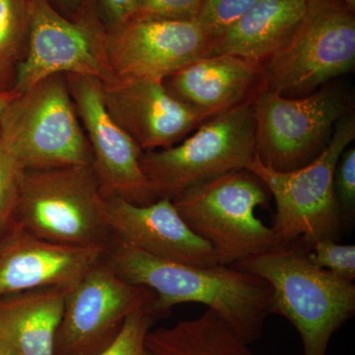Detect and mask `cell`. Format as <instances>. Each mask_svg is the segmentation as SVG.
Listing matches in <instances>:
<instances>
[{
	"label": "cell",
	"mask_w": 355,
	"mask_h": 355,
	"mask_svg": "<svg viewBox=\"0 0 355 355\" xmlns=\"http://www.w3.org/2000/svg\"><path fill=\"white\" fill-rule=\"evenodd\" d=\"M13 72L0 69V89L11 88L13 85Z\"/></svg>",
	"instance_id": "obj_31"
},
{
	"label": "cell",
	"mask_w": 355,
	"mask_h": 355,
	"mask_svg": "<svg viewBox=\"0 0 355 355\" xmlns=\"http://www.w3.org/2000/svg\"><path fill=\"white\" fill-rule=\"evenodd\" d=\"M216 311L148 331L147 355H254Z\"/></svg>",
	"instance_id": "obj_20"
},
{
	"label": "cell",
	"mask_w": 355,
	"mask_h": 355,
	"mask_svg": "<svg viewBox=\"0 0 355 355\" xmlns=\"http://www.w3.org/2000/svg\"><path fill=\"white\" fill-rule=\"evenodd\" d=\"M29 27L30 0H0V69L13 72Z\"/></svg>",
	"instance_id": "obj_21"
},
{
	"label": "cell",
	"mask_w": 355,
	"mask_h": 355,
	"mask_svg": "<svg viewBox=\"0 0 355 355\" xmlns=\"http://www.w3.org/2000/svg\"><path fill=\"white\" fill-rule=\"evenodd\" d=\"M335 191L343 226L352 227L355 216V148L347 147L343 151L335 172Z\"/></svg>",
	"instance_id": "obj_26"
},
{
	"label": "cell",
	"mask_w": 355,
	"mask_h": 355,
	"mask_svg": "<svg viewBox=\"0 0 355 355\" xmlns=\"http://www.w3.org/2000/svg\"><path fill=\"white\" fill-rule=\"evenodd\" d=\"M305 11L306 0H258L214 40L210 55L232 53L261 64L291 37Z\"/></svg>",
	"instance_id": "obj_19"
},
{
	"label": "cell",
	"mask_w": 355,
	"mask_h": 355,
	"mask_svg": "<svg viewBox=\"0 0 355 355\" xmlns=\"http://www.w3.org/2000/svg\"><path fill=\"white\" fill-rule=\"evenodd\" d=\"M202 0H137L132 17L193 20Z\"/></svg>",
	"instance_id": "obj_27"
},
{
	"label": "cell",
	"mask_w": 355,
	"mask_h": 355,
	"mask_svg": "<svg viewBox=\"0 0 355 355\" xmlns=\"http://www.w3.org/2000/svg\"><path fill=\"white\" fill-rule=\"evenodd\" d=\"M252 104L202 123L175 146L146 151L140 166L158 198L174 200L184 191L226 173L246 169L257 154Z\"/></svg>",
	"instance_id": "obj_9"
},
{
	"label": "cell",
	"mask_w": 355,
	"mask_h": 355,
	"mask_svg": "<svg viewBox=\"0 0 355 355\" xmlns=\"http://www.w3.org/2000/svg\"><path fill=\"white\" fill-rule=\"evenodd\" d=\"M355 139V116L345 114L336 125L323 153L304 167L279 172L259 156L246 168L260 178L275 202L272 230L282 246L299 241L307 250L319 240L338 242L343 219L335 191L338 159Z\"/></svg>",
	"instance_id": "obj_3"
},
{
	"label": "cell",
	"mask_w": 355,
	"mask_h": 355,
	"mask_svg": "<svg viewBox=\"0 0 355 355\" xmlns=\"http://www.w3.org/2000/svg\"><path fill=\"white\" fill-rule=\"evenodd\" d=\"M106 216L113 237L142 253L188 265H219L214 249L189 228L170 198L146 205L107 198Z\"/></svg>",
	"instance_id": "obj_16"
},
{
	"label": "cell",
	"mask_w": 355,
	"mask_h": 355,
	"mask_svg": "<svg viewBox=\"0 0 355 355\" xmlns=\"http://www.w3.org/2000/svg\"><path fill=\"white\" fill-rule=\"evenodd\" d=\"M106 260L121 279L155 293L163 318L174 306L198 303L216 311L245 342H257L270 314L272 291L258 275L233 266H200L161 260L113 237Z\"/></svg>",
	"instance_id": "obj_1"
},
{
	"label": "cell",
	"mask_w": 355,
	"mask_h": 355,
	"mask_svg": "<svg viewBox=\"0 0 355 355\" xmlns=\"http://www.w3.org/2000/svg\"><path fill=\"white\" fill-rule=\"evenodd\" d=\"M0 355H18L6 343L0 340Z\"/></svg>",
	"instance_id": "obj_32"
},
{
	"label": "cell",
	"mask_w": 355,
	"mask_h": 355,
	"mask_svg": "<svg viewBox=\"0 0 355 355\" xmlns=\"http://www.w3.org/2000/svg\"><path fill=\"white\" fill-rule=\"evenodd\" d=\"M299 241L236 263L272 291L270 314L297 330L303 355H327L331 336L354 316L355 284L311 263Z\"/></svg>",
	"instance_id": "obj_2"
},
{
	"label": "cell",
	"mask_w": 355,
	"mask_h": 355,
	"mask_svg": "<svg viewBox=\"0 0 355 355\" xmlns=\"http://www.w3.org/2000/svg\"><path fill=\"white\" fill-rule=\"evenodd\" d=\"M25 169L0 139V236L12 224Z\"/></svg>",
	"instance_id": "obj_23"
},
{
	"label": "cell",
	"mask_w": 355,
	"mask_h": 355,
	"mask_svg": "<svg viewBox=\"0 0 355 355\" xmlns=\"http://www.w3.org/2000/svg\"><path fill=\"white\" fill-rule=\"evenodd\" d=\"M100 17L107 20V29L116 27L132 17L137 0H96Z\"/></svg>",
	"instance_id": "obj_28"
},
{
	"label": "cell",
	"mask_w": 355,
	"mask_h": 355,
	"mask_svg": "<svg viewBox=\"0 0 355 355\" xmlns=\"http://www.w3.org/2000/svg\"><path fill=\"white\" fill-rule=\"evenodd\" d=\"M258 0H202L196 21L212 38L235 24Z\"/></svg>",
	"instance_id": "obj_24"
},
{
	"label": "cell",
	"mask_w": 355,
	"mask_h": 355,
	"mask_svg": "<svg viewBox=\"0 0 355 355\" xmlns=\"http://www.w3.org/2000/svg\"><path fill=\"white\" fill-rule=\"evenodd\" d=\"M270 191L249 170L226 173L184 191L173 200L189 228L209 243L219 265L233 266L282 246L256 216Z\"/></svg>",
	"instance_id": "obj_4"
},
{
	"label": "cell",
	"mask_w": 355,
	"mask_h": 355,
	"mask_svg": "<svg viewBox=\"0 0 355 355\" xmlns=\"http://www.w3.org/2000/svg\"><path fill=\"white\" fill-rule=\"evenodd\" d=\"M153 302L130 313L116 340L99 355H147V334L154 323L161 319L154 311Z\"/></svg>",
	"instance_id": "obj_22"
},
{
	"label": "cell",
	"mask_w": 355,
	"mask_h": 355,
	"mask_svg": "<svg viewBox=\"0 0 355 355\" xmlns=\"http://www.w3.org/2000/svg\"><path fill=\"white\" fill-rule=\"evenodd\" d=\"M0 139L25 170L92 166L64 74L18 93L2 114Z\"/></svg>",
	"instance_id": "obj_8"
},
{
	"label": "cell",
	"mask_w": 355,
	"mask_h": 355,
	"mask_svg": "<svg viewBox=\"0 0 355 355\" xmlns=\"http://www.w3.org/2000/svg\"><path fill=\"white\" fill-rule=\"evenodd\" d=\"M107 249L57 244L15 220L0 236V297L42 287H71L106 256Z\"/></svg>",
	"instance_id": "obj_15"
},
{
	"label": "cell",
	"mask_w": 355,
	"mask_h": 355,
	"mask_svg": "<svg viewBox=\"0 0 355 355\" xmlns=\"http://www.w3.org/2000/svg\"><path fill=\"white\" fill-rule=\"evenodd\" d=\"M212 42L193 20L132 17L107 31V53L116 78L164 81L198 58Z\"/></svg>",
	"instance_id": "obj_13"
},
{
	"label": "cell",
	"mask_w": 355,
	"mask_h": 355,
	"mask_svg": "<svg viewBox=\"0 0 355 355\" xmlns=\"http://www.w3.org/2000/svg\"><path fill=\"white\" fill-rule=\"evenodd\" d=\"M69 288L42 287L0 297V340L18 355H55Z\"/></svg>",
	"instance_id": "obj_18"
},
{
	"label": "cell",
	"mask_w": 355,
	"mask_h": 355,
	"mask_svg": "<svg viewBox=\"0 0 355 355\" xmlns=\"http://www.w3.org/2000/svg\"><path fill=\"white\" fill-rule=\"evenodd\" d=\"M155 297L147 287L119 277L105 256L67 291L55 355L102 354L116 340L130 313Z\"/></svg>",
	"instance_id": "obj_11"
},
{
	"label": "cell",
	"mask_w": 355,
	"mask_h": 355,
	"mask_svg": "<svg viewBox=\"0 0 355 355\" xmlns=\"http://www.w3.org/2000/svg\"><path fill=\"white\" fill-rule=\"evenodd\" d=\"M257 155L275 171L289 172L314 161L328 146L352 101L336 87L302 97L263 89L252 103Z\"/></svg>",
	"instance_id": "obj_10"
},
{
	"label": "cell",
	"mask_w": 355,
	"mask_h": 355,
	"mask_svg": "<svg viewBox=\"0 0 355 355\" xmlns=\"http://www.w3.org/2000/svg\"><path fill=\"white\" fill-rule=\"evenodd\" d=\"M102 96L110 116L144 153L175 146L207 121L160 80L116 78L102 83Z\"/></svg>",
	"instance_id": "obj_14"
},
{
	"label": "cell",
	"mask_w": 355,
	"mask_h": 355,
	"mask_svg": "<svg viewBox=\"0 0 355 355\" xmlns=\"http://www.w3.org/2000/svg\"><path fill=\"white\" fill-rule=\"evenodd\" d=\"M308 259L318 268H324L342 279H355L354 245L338 244L330 238L319 240L308 250Z\"/></svg>",
	"instance_id": "obj_25"
},
{
	"label": "cell",
	"mask_w": 355,
	"mask_h": 355,
	"mask_svg": "<svg viewBox=\"0 0 355 355\" xmlns=\"http://www.w3.org/2000/svg\"><path fill=\"white\" fill-rule=\"evenodd\" d=\"M345 2L352 10L355 11V0H345Z\"/></svg>",
	"instance_id": "obj_33"
},
{
	"label": "cell",
	"mask_w": 355,
	"mask_h": 355,
	"mask_svg": "<svg viewBox=\"0 0 355 355\" xmlns=\"http://www.w3.org/2000/svg\"><path fill=\"white\" fill-rule=\"evenodd\" d=\"M53 1L65 9V10L69 11V12L71 13V15L73 16L76 11L78 10L83 0H53Z\"/></svg>",
	"instance_id": "obj_30"
},
{
	"label": "cell",
	"mask_w": 355,
	"mask_h": 355,
	"mask_svg": "<svg viewBox=\"0 0 355 355\" xmlns=\"http://www.w3.org/2000/svg\"><path fill=\"white\" fill-rule=\"evenodd\" d=\"M163 83L175 98L207 120L252 104L266 89L261 62L232 53L198 58Z\"/></svg>",
	"instance_id": "obj_17"
},
{
	"label": "cell",
	"mask_w": 355,
	"mask_h": 355,
	"mask_svg": "<svg viewBox=\"0 0 355 355\" xmlns=\"http://www.w3.org/2000/svg\"><path fill=\"white\" fill-rule=\"evenodd\" d=\"M17 95L18 93L12 87L0 89V121H1L2 114L6 111V107Z\"/></svg>",
	"instance_id": "obj_29"
},
{
	"label": "cell",
	"mask_w": 355,
	"mask_h": 355,
	"mask_svg": "<svg viewBox=\"0 0 355 355\" xmlns=\"http://www.w3.org/2000/svg\"><path fill=\"white\" fill-rule=\"evenodd\" d=\"M64 76L83 123L103 197L121 198L139 205L157 200L140 166L144 151L110 116L103 101L102 83L92 77Z\"/></svg>",
	"instance_id": "obj_12"
},
{
	"label": "cell",
	"mask_w": 355,
	"mask_h": 355,
	"mask_svg": "<svg viewBox=\"0 0 355 355\" xmlns=\"http://www.w3.org/2000/svg\"><path fill=\"white\" fill-rule=\"evenodd\" d=\"M261 67L266 89L286 97L309 95L354 71L355 11L345 0H306L302 20Z\"/></svg>",
	"instance_id": "obj_6"
},
{
	"label": "cell",
	"mask_w": 355,
	"mask_h": 355,
	"mask_svg": "<svg viewBox=\"0 0 355 355\" xmlns=\"http://www.w3.org/2000/svg\"><path fill=\"white\" fill-rule=\"evenodd\" d=\"M107 31L96 0H83L71 18L58 12L50 0H30L27 50L14 72L12 88L23 93L58 74L113 83L116 77L107 53Z\"/></svg>",
	"instance_id": "obj_7"
},
{
	"label": "cell",
	"mask_w": 355,
	"mask_h": 355,
	"mask_svg": "<svg viewBox=\"0 0 355 355\" xmlns=\"http://www.w3.org/2000/svg\"><path fill=\"white\" fill-rule=\"evenodd\" d=\"M14 220L57 244L108 249L113 239L92 166L25 170Z\"/></svg>",
	"instance_id": "obj_5"
}]
</instances>
